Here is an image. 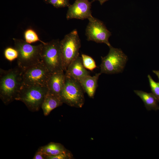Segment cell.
Here are the masks:
<instances>
[{
  "mask_svg": "<svg viewBox=\"0 0 159 159\" xmlns=\"http://www.w3.org/2000/svg\"><path fill=\"white\" fill-rule=\"evenodd\" d=\"M23 70L18 66L8 70L0 69V98L7 105L16 100L23 85Z\"/></svg>",
  "mask_w": 159,
  "mask_h": 159,
  "instance_id": "6da1fadb",
  "label": "cell"
},
{
  "mask_svg": "<svg viewBox=\"0 0 159 159\" xmlns=\"http://www.w3.org/2000/svg\"><path fill=\"white\" fill-rule=\"evenodd\" d=\"M14 47L17 51L18 66L24 70L41 61L43 44L32 45L21 39L13 38Z\"/></svg>",
  "mask_w": 159,
  "mask_h": 159,
  "instance_id": "7a4b0ae2",
  "label": "cell"
},
{
  "mask_svg": "<svg viewBox=\"0 0 159 159\" xmlns=\"http://www.w3.org/2000/svg\"><path fill=\"white\" fill-rule=\"evenodd\" d=\"M48 92L47 86L22 85L16 100L23 102L29 111L37 112L41 108Z\"/></svg>",
  "mask_w": 159,
  "mask_h": 159,
  "instance_id": "3957f363",
  "label": "cell"
},
{
  "mask_svg": "<svg viewBox=\"0 0 159 159\" xmlns=\"http://www.w3.org/2000/svg\"><path fill=\"white\" fill-rule=\"evenodd\" d=\"M59 46L63 69L65 72L71 62L79 56L81 43L77 30L74 29L66 34L59 41Z\"/></svg>",
  "mask_w": 159,
  "mask_h": 159,
  "instance_id": "277c9868",
  "label": "cell"
},
{
  "mask_svg": "<svg viewBox=\"0 0 159 159\" xmlns=\"http://www.w3.org/2000/svg\"><path fill=\"white\" fill-rule=\"evenodd\" d=\"M65 77L64 85L60 95L62 101L72 107H82L85 99L84 92L81 86L78 81L73 77L66 74Z\"/></svg>",
  "mask_w": 159,
  "mask_h": 159,
  "instance_id": "5b68a950",
  "label": "cell"
},
{
  "mask_svg": "<svg viewBox=\"0 0 159 159\" xmlns=\"http://www.w3.org/2000/svg\"><path fill=\"white\" fill-rule=\"evenodd\" d=\"M59 41L53 40L43 44L41 62L51 73L63 70Z\"/></svg>",
  "mask_w": 159,
  "mask_h": 159,
  "instance_id": "8992f818",
  "label": "cell"
},
{
  "mask_svg": "<svg viewBox=\"0 0 159 159\" xmlns=\"http://www.w3.org/2000/svg\"><path fill=\"white\" fill-rule=\"evenodd\" d=\"M109 52L107 55L101 57L100 65L101 74H112L123 71L128 58L120 49L110 46Z\"/></svg>",
  "mask_w": 159,
  "mask_h": 159,
  "instance_id": "52a82bcc",
  "label": "cell"
},
{
  "mask_svg": "<svg viewBox=\"0 0 159 159\" xmlns=\"http://www.w3.org/2000/svg\"><path fill=\"white\" fill-rule=\"evenodd\" d=\"M50 73L41 61L23 70V85L47 86Z\"/></svg>",
  "mask_w": 159,
  "mask_h": 159,
  "instance_id": "ba28073f",
  "label": "cell"
},
{
  "mask_svg": "<svg viewBox=\"0 0 159 159\" xmlns=\"http://www.w3.org/2000/svg\"><path fill=\"white\" fill-rule=\"evenodd\" d=\"M88 23L86 29L85 34L88 41L97 43H104L109 47L111 45L109 38L111 33L101 21L92 16L88 19Z\"/></svg>",
  "mask_w": 159,
  "mask_h": 159,
  "instance_id": "9c48e42d",
  "label": "cell"
},
{
  "mask_svg": "<svg viewBox=\"0 0 159 159\" xmlns=\"http://www.w3.org/2000/svg\"><path fill=\"white\" fill-rule=\"evenodd\" d=\"M95 1H90L89 0H75L73 4H70L68 7L67 19H88L92 16L91 9L92 4Z\"/></svg>",
  "mask_w": 159,
  "mask_h": 159,
  "instance_id": "30bf717a",
  "label": "cell"
},
{
  "mask_svg": "<svg viewBox=\"0 0 159 159\" xmlns=\"http://www.w3.org/2000/svg\"><path fill=\"white\" fill-rule=\"evenodd\" d=\"M64 72L62 70L51 73L47 84L48 93L60 99L65 81Z\"/></svg>",
  "mask_w": 159,
  "mask_h": 159,
  "instance_id": "8fae6325",
  "label": "cell"
},
{
  "mask_svg": "<svg viewBox=\"0 0 159 159\" xmlns=\"http://www.w3.org/2000/svg\"><path fill=\"white\" fill-rule=\"evenodd\" d=\"M65 74L78 81L90 75L89 72L84 67L82 57L80 56L71 62Z\"/></svg>",
  "mask_w": 159,
  "mask_h": 159,
  "instance_id": "7c38bea8",
  "label": "cell"
},
{
  "mask_svg": "<svg viewBox=\"0 0 159 159\" xmlns=\"http://www.w3.org/2000/svg\"><path fill=\"white\" fill-rule=\"evenodd\" d=\"M101 74L100 72L92 76L88 75L78 81L84 92L90 98H94L98 86V80Z\"/></svg>",
  "mask_w": 159,
  "mask_h": 159,
  "instance_id": "4fadbf2b",
  "label": "cell"
},
{
  "mask_svg": "<svg viewBox=\"0 0 159 159\" xmlns=\"http://www.w3.org/2000/svg\"><path fill=\"white\" fill-rule=\"evenodd\" d=\"M63 103L60 98L48 92L41 107L44 115H48L53 110L61 106Z\"/></svg>",
  "mask_w": 159,
  "mask_h": 159,
  "instance_id": "5bb4252c",
  "label": "cell"
},
{
  "mask_svg": "<svg viewBox=\"0 0 159 159\" xmlns=\"http://www.w3.org/2000/svg\"><path fill=\"white\" fill-rule=\"evenodd\" d=\"M134 92L142 99L148 111L159 110L158 102L152 93H148L139 90H135Z\"/></svg>",
  "mask_w": 159,
  "mask_h": 159,
  "instance_id": "9a60e30c",
  "label": "cell"
},
{
  "mask_svg": "<svg viewBox=\"0 0 159 159\" xmlns=\"http://www.w3.org/2000/svg\"><path fill=\"white\" fill-rule=\"evenodd\" d=\"M39 148L44 154L47 155H55L69 151L62 144L52 142L41 147Z\"/></svg>",
  "mask_w": 159,
  "mask_h": 159,
  "instance_id": "2e32d148",
  "label": "cell"
},
{
  "mask_svg": "<svg viewBox=\"0 0 159 159\" xmlns=\"http://www.w3.org/2000/svg\"><path fill=\"white\" fill-rule=\"evenodd\" d=\"M24 36L25 41L29 44L38 41L43 44L46 43L40 39L36 32L32 29L29 28L26 30L24 32Z\"/></svg>",
  "mask_w": 159,
  "mask_h": 159,
  "instance_id": "e0dca14e",
  "label": "cell"
},
{
  "mask_svg": "<svg viewBox=\"0 0 159 159\" xmlns=\"http://www.w3.org/2000/svg\"><path fill=\"white\" fill-rule=\"evenodd\" d=\"M81 57L83 65L86 69L92 71L97 67L95 61L91 57L82 54Z\"/></svg>",
  "mask_w": 159,
  "mask_h": 159,
  "instance_id": "ac0fdd59",
  "label": "cell"
},
{
  "mask_svg": "<svg viewBox=\"0 0 159 159\" xmlns=\"http://www.w3.org/2000/svg\"><path fill=\"white\" fill-rule=\"evenodd\" d=\"M4 55L6 59L9 61H12L17 59L18 53L15 48L11 47H8L4 50Z\"/></svg>",
  "mask_w": 159,
  "mask_h": 159,
  "instance_id": "d6986e66",
  "label": "cell"
},
{
  "mask_svg": "<svg viewBox=\"0 0 159 159\" xmlns=\"http://www.w3.org/2000/svg\"><path fill=\"white\" fill-rule=\"evenodd\" d=\"M148 77L152 93L159 102V83L155 82L149 74Z\"/></svg>",
  "mask_w": 159,
  "mask_h": 159,
  "instance_id": "ffe728a7",
  "label": "cell"
},
{
  "mask_svg": "<svg viewBox=\"0 0 159 159\" xmlns=\"http://www.w3.org/2000/svg\"><path fill=\"white\" fill-rule=\"evenodd\" d=\"M47 4L52 5L56 8L68 7L70 5L69 0H44Z\"/></svg>",
  "mask_w": 159,
  "mask_h": 159,
  "instance_id": "44dd1931",
  "label": "cell"
},
{
  "mask_svg": "<svg viewBox=\"0 0 159 159\" xmlns=\"http://www.w3.org/2000/svg\"><path fill=\"white\" fill-rule=\"evenodd\" d=\"M73 158L72 155L70 151L55 155L46 156V159H71Z\"/></svg>",
  "mask_w": 159,
  "mask_h": 159,
  "instance_id": "7402d4cb",
  "label": "cell"
},
{
  "mask_svg": "<svg viewBox=\"0 0 159 159\" xmlns=\"http://www.w3.org/2000/svg\"><path fill=\"white\" fill-rule=\"evenodd\" d=\"M46 155L44 154L39 148L33 157V159H46Z\"/></svg>",
  "mask_w": 159,
  "mask_h": 159,
  "instance_id": "603a6c76",
  "label": "cell"
},
{
  "mask_svg": "<svg viewBox=\"0 0 159 159\" xmlns=\"http://www.w3.org/2000/svg\"><path fill=\"white\" fill-rule=\"evenodd\" d=\"M153 72L157 76L159 79L158 82L159 83V71L153 70Z\"/></svg>",
  "mask_w": 159,
  "mask_h": 159,
  "instance_id": "cb8c5ba5",
  "label": "cell"
},
{
  "mask_svg": "<svg viewBox=\"0 0 159 159\" xmlns=\"http://www.w3.org/2000/svg\"><path fill=\"white\" fill-rule=\"evenodd\" d=\"M95 0L98 1L99 2L100 4L101 5H102V4H104V3L108 1V0Z\"/></svg>",
  "mask_w": 159,
  "mask_h": 159,
  "instance_id": "d4e9b609",
  "label": "cell"
}]
</instances>
